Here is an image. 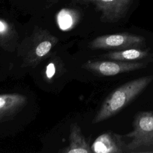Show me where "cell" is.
<instances>
[{"mask_svg": "<svg viewBox=\"0 0 153 153\" xmlns=\"http://www.w3.org/2000/svg\"><path fill=\"white\" fill-rule=\"evenodd\" d=\"M51 48V43L48 41H44L38 44L35 50L36 54L39 57H42L47 54Z\"/></svg>", "mask_w": 153, "mask_h": 153, "instance_id": "obj_11", "label": "cell"}, {"mask_svg": "<svg viewBox=\"0 0 153 153\" xmlns=\"http://www.w3.org/2000/svg\"><path fill=\"white\" fill-rule=\"evenodd\" d=\"M71 129V145L67 152L68 153H88L91 152V149L81 133L79 127L75 124L73 125V128Z\"/></svg>", "mask_w": 153, "mask_h": 153, "instance_id": "obj_9", "label": "cell"}, {"mask_svg": "<svg viewBox=\"0 0 153 153\" xmlns=\"http://www.w3.org/2000/svg\"><path fill=\"white\" fill-rule=\"evenodd\" d=\"M147 65L148 63L145 62H124L112 60L88 62L85 65V67L102 76H109L145 68Z\"/></svg>", "mask_w": 153, "mask_h": 153, "instance_id": "obj_5", "label": "cell"}, {"mask_svg": "<svg viewBox=\"0 0 153 153\" xmlns=\"http://www.w3.org/2000/svg\"><path fill=\"white\" fill-rule=\"evenodd\" d=\"M56 69L55 66L53 63H50L48 65L46 69V75L48 78H51L55 74Z\"/></svg>", "mask_w": 153, "mask_h": 153, "instance_id": "obj_12", "label": "cell"}, {"mask_svg": "<svg viewBox=\"0 0 153 153\" xmlns=\"http://www.w3.org/2000/svg\"><path fill=\"white\" fill-rule=\"evenodd\" d=\"M131 131L125 137V152H149L153 150V111H140L134 116Z\"/></svg>", "mask_w": 153, "mask_h": 153, "instance_id": "obj_2", "label": "cell"}, {"mask_svg": "<svg viewBox=\"0 0 153 153\" xmlns=\"http://www.w3.org/2000/svg\"><path fill=\"white\" fill-rule=\"evenodd\" d=\"M79 13L78 11L69 9H62L57 15V21L59 27L62 30H68L70 29L78 21Z\"/></svg>", "mask_w": 153, "mask_h": 153, "instance_id": "obj_10", "label": "cell"}, {"mask_svg": "<svg viewBox=\"0 0 153 153\" xmlns=\"http://www.w3.org/2000/svg\"><path fill=\"white\" fill-rule=\"evenodd\" d=\"M144 37L128 32L104 35L94 39L90 43L92 49L123 50L128 48H140L145 44Z\"/></svg>", "mask_w": 153, "mask_h": 153, "instance_id": "obj_3", "label": "cell"}, {"mask_svg": "<svg viewBox=\"0 0 153 153\" xmlns=\"http://www.w3.org/2000/svg\"><path fill=\"white\" fill-rule=\"evenodd\" d=\"M125 145L121 134L108 131L96 139L91 149L96 153H123Z\"/></svg>", "mask_w": 153, "mask_h": 153, "instance_id": "obj_6", "label": "cell"}, {"mask_svg": "<svg viewBox=\"0 0 153 153\" xmlns=\"http://www.w3.org/2000/svg\"><path fill=\"white\" fill-rule=\"evenodd\" d=\"M149 54L148 50H142L140 48H128L110 51L105 54L104 56L110 60L133 62L145 59Z\"/></svg>", "mask_w": 153, "mask_h": 153, "instance_id": "obj_8", "label": "cell"}, {"mask_svg": "<svg viewBox=\"0 0 153 153\" xmlns=\"http://www.w3.org/2000/svg\"><path fill=\"white\" fill-rule=\"evenodd\" d=\"M133 0H72L73 3L91 4L100 13V20L106 23H115L124 18Z\"/></svg>", "mask_w": 153, "mask_h": 153, "instance_id": "obj_4", "label": "cell"}, {"mask_svg": "<svg viewBox=\"0 0 153 153\" xmlns=\"http://www.w3.org/2000/svg\"><path fill=\"white\" fill-rule=\"evenodd\" d=\"M152 80V75L143 76L117 88L105 99L92 123H99L115 116L140 95Z\"/></svg>", "mask_w": 153, "mask_h": 153, "instance_id": "obj_1", "label": "cell"}, {"mask_svg": "<svg viewBox=\"0 0 153 153\" xmlns=\"http://www.w3.org/2000/svg\"><path fill=\"white\" fill-rule=\"evenodd\" d=\"M7 29V25L6 23L4 21L0 20V32H3L5 31Z\"/></svg>", "mask_w": 153, "mask_h": 153, "instance_id": "obj_13", "label": "cell"}, {"mask_svg": "<svg viewBox=\"0 0 153 153\" xmlns=\"http://www.w3.org/2000/svg\"><path fill=\"white\" fill-rule=\"evenodd\" d=\"M26 100L23 95L16 93L0 94V120L17 112Z\"/></svg>", "mask_w": 153, "mask_h": 153, "instance_id": "obj_7", "label": "cell"}]
</instances>
